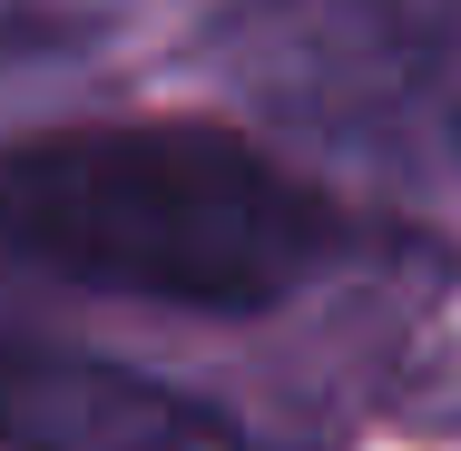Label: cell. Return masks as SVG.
<instances>
[{
    "label": "cell",
    "instance_id": "6da1fadb",
    "mask_svg": "<svg viewBox=\"0 0 461 451\" xmlns=\"http://www.w3.org/2000/svg\"><path fill=\"white\" fill-rule=\"evenodd\" d=\"M0 246L30 266L186 304V314H266L324 266L334 216L314 186L216 128H79L0 158Z\"/></svg>",
    "mask_w": 461,
    "mask_h": 451
},
{
    "label": "cell",
    "instance_id": "7a4b0ae2",
    "mask_svg": "<svg viewBox=\"0 0 461 451\" xmlns=\"http://www.w3.org/2000/svg\"><path fill=\"white\" fill-rule=\"evenodd\" d=\"M0 451H236L206 412L98 373H20L0 392Z\"/></svg>",
    "mask_w": 461,
    "mask_h": 451
}]
</instances>
